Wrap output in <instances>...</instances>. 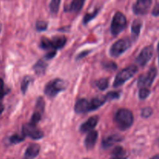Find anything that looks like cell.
Returning a JSON list of instances; mask_svg holds the SVG:
<instances>
[{"mask_svg":"<svg viewBox=\"0 0 159 159\" xmlns=\"http://www.w3.org/2000/svg\"><path fill=\"white\" fill-rule=\"evenodd\" d=\"M133 113L127 109H120L114 116V123L116 127L121 130L130 128L134 123Z\"/></svg>","mask_w":159,"mask_h":159,"instance_id":"6da1fadb","label":"cell"},{"mask_svg":"<svg viewBox=\"0 0 159 159\" xmlns=\"http://www.w3.org/2000/svg\"><path fill=\"white\" fill-rule=\"evenodd\" d=\"M67 42V38L65 36H56L51 39L43 37L40 40V47L45 50L56 51L62 48Z\"/></svg>","mask_w":159,"mask_h":159,"instance_id":"7a4b0ae2","label":"cell"},{"mask_svg":"<svg viewBox=\"0 0 159 159\" xmlns=\"http://www.w3.org/2000/svg\"><path fill=\"white\" fill-rule=\"evenodd\" d=\"M66 89V83L61 79H54L47 83L44 88V93L49 97L52 98L57 96L61 92Z\"/></svg>","mask_w":159,"mask_h":159,"instance_id":"3957f363","label":"cell"},{"mask_svg":"<svg viewBox=\"0 0 159 159\" xmlns=\"http://www.w3.org/2000/svg\"><path fill=\"white\" fill-rule=\"evenodd\" d=\"M138 68L136 65H130L124 69L121 70L117 75H116L115 80L113 82V86L119 87L125 83L126 82L131 79L134 76V75L138 72Z\"/></svg>","mask_w":159,"mask_h":159,"instance_id":"277c9868","label":"cell"},{"mask_svg":"<svg viewBox=\"0 0 159 159\" xmlns=\"http://www.w3.org/2000/svg\"><path fill=\"white\" fill-rule=\"evenodd\" d=\"M127 26V18L120 12H116L113 17L111 23V34L113 36H117Z\"/></svg>","mask_w":159,"mask_h":159,"instance_id":"5b68a950","label":"cell"},{"mask_svg":"<svg viewBox=\"0 0 159 159\" xmlns=\"http://www.w3.org/2000/svg\"><path fill=\"white\" fill-rule=\"evenodd\" d=\"M131 46V41L129 38H122L115 42L111 46L110 50V54L112 57H119L120 55L125 52Z\"/></svg>","mask_w":159,"mask_h":159,"instance_id":"8992f818","label":"cell"},{"mask_svg":"<svg viewBox=\"0 0 159 159\" xmlns=\"http://www.w3.org/2000/svg\"><path fill=\"white\" fill-rule=\"evenodd\" d=\"M157 69L155 67L151 68L145 74L139 77L138 81V85L139 88H149L153 83L157 75Z\"/></svg>","mask_w":159,"mask_h":159,"instance_id":"52a82bcc","label":"cell"},{"mask_svg":"<svg viewBox=\"0 0 159 159\" xmlns=\"http://www.w3.org/2000/svg\"><path fill=\"white\" fill-rule=\"evenodd\" d=\"M22 134L25 137H30L33 140L41 139L43 137V133L42 130L38 129L37 126L32 125L29 124H26L23 126V130Z\"/></svg>","mask_w":159,"mask_h":159,"instance_id":"ba28073f","label":"cell"},{"mask_svg":"<svg viewBox=\"0 0 159 159\" xmlns=\"http://www.w3.org/2000/svg\"><path fill=\"white\" fill-rule=\"evenodd\" d=\"M154 54V48L152 45L145 47L144 49L141 51L138 57H137V62L141 66L144 67L149 62V61L152 59Z\"/></svg>","mask_w":159,"mask_h":159,"instance_id":"9c48e42d","label":"cell"},{"mask_svg":"<svg viewBox=\"0 0 159 159\" xmlns=\"http://www.w3.org/2000/svg\"><path fill=\"white\" fill-rule=\"evenodd\" d=\"M152 0H137L133 6V12L136 15H144L150 9Z\"/></svg>","mask_w":159,"mask_h":159,"instance_id":"30bf717a","label":"cell"},{"mask_svg":"<svg viewBox=\"0 0 159 159\" xmlns=\"http://www.w3.org/2000/svg\"><path fill=\"white\" fill-rule=\"evenodd\" d=\"M75 111L76 113H85L91 111L89 100L85 99H79L75 105Z\"/></svg>","mask_w":159,"mask_h":159,"instance_id":"8fae6325","label":"cell"},{"mask_svg":"<svg viewBox=\"0 0 159 159\" xmlns=\"http://www.w3.org/2000/svg\"><path fill=\"white\" fill-rule=\"evenodd\" d=\"M98 122H99V116H93L92 117L89 118L85 122H84L81 125V132L82 133H85V132L91 131V130H93L96 127Z\"/></svg>","mask_w":159,"mask_h":159,"instance_id":"7c38bea8","label":"cell"},{"mask_svg":"<svg viewBox=\"0 0 159 159\" xmlns=\"http://www.w3.org/2000/svg\"><path fill=\"white\" fill-rule=\"evenodd\" d=\"M124 140V137L119 134H112L104 138L102 141V146L103 148H108L114 145L116 143H119Z\"/></svg>","mask_w":159,"mask_h":159,"instance_id":"4fadbf2b","label":"cell"},{"mask_svg":"<svg viewBox=\"0 0 159 159\" xmlns=\"http://www.w3.org/2000/svg\"><path fill=\"white\" fill-rule=\"evenodd\" d=\"M98 138V132L96 130H91L85 139V147L88 150L93 149L94 146L96 145V143L97 141Z\"/></svg>","mask_w":159,"mask_h":159,"instance_id":"5bb4252c","label":"cell"},{"mask_svg":"<svg viewBox=\"0 0 159 159\" xmlns=\"http://www.w3.org/2000/svg\"><path fill=\"white\" fill-rule=\"evenodd\" d=\"M85 0H71L69 5L65 6V12H78L82 9Z\"/></svg>","mask_w":159,"mask_h":159,"instance_id":"9a60e30c","label":"cell"},{"mask_svg":"<svg viewBox=\"0 0 159 159\" xmlns=\"http://www.w3.org/2000/svg\"><path fill=\"white\" fill-rule=\"evenodd\" d=\"M40 146L37 144H31L28 146L25 152V158L26 159L35 158L40 153Z\"/></svg>","mask_w":159,"mask_h":159,"instance_id":"2e32d148","label":"cell"},{"mask_svg":"<svg viewBox=\"0 0 159 159\" xmlns=\"http://www.w3.org/2000/svg\"><path fill=\"white\" fill-rule=\"evenodd\" d=\"M90 102V107H91V111H94V110H97L99 107H102L106 102H107V99H106L105 96H98V97H95L93 99H92L91 100H89Z\"/></svg>","mask_w":159,"mask_h":159,"instance_id":"e0dca14e","label":"cell"},{"mask_svg":"<svg viewBox=\"0 0 159 159\" xmlns=\"http://www.w3.org/2000/svg\"><path fill=\"white\" fill-rule=\"evenodd\" d=\"M126 151L120 146L116 147L112 152V157L110 159H127Z\"/></svg>","mask_w":159,"mask_h":159,"instance_id":"ac0fdd59","label":"cell"},{"mask_svg":"<svg viewBox=\"0 0 159 159\" xmlns=\"http://www.w3.org/2000/svg\"><path fill=\"white\" fill-rule=\"evenodd\" d=\"M47 67H48V64L44 61L43 60L40 59L39 60L35 65L33 67V69H34V72L36 73L38 75H41L45 73V71L47 69Z\"/></svg>","mask_w":159,"mask_h":159,"instance_id":"d6986e66","label":"cell"},{"mask_svg":"<svg viewBox=\"0 0 159 159\" xmlns=\"http://www.w3.org/2000/svg\"><path fill=\"white\" fill-rule=\"evenodd\" d=\"M141 27H142V22L139 20H136L133 22L131 26V34L132 37L134 40H136L141 33Z\"/></svg>","mask_w":159,"mask_h":159,"instance_id":"ffe728a7","label":"cell"},{"mask_svg":"<svg viewBox=\"0 0 159 159\" xmlns=\"http://www.w3.org/2000/svg\"><path fill=\"white\" fill-rule=\"evenodd\" d=\"M25 138L26 137L22 134H16L12 135V136L9 138V142L12 144H19V143L22 142V141H24Z\"/></svg>","mask_w":159,"mask_h":159,"instance_id":"44dd1931","label":"cell"},{"mask_svg":"<svg viewBox=\"0 0 159 159\" xmlns=\"http://www.w3.org/2000/svg\"><path fill=\"white\" fill-rule=\"evenodd\" d=\"M31 81H32V78L30 76H25L24 78L23 79L21 82V91L23 94H25L27 90L28 86L30 84Z\"/></svg>","mask_w":159,"mask_h":159,"instance_id":"7402d4cb","label":"cell"},{"mask_svg":"<svg viewBox=\"0 0 159 159\" xmlns=\"http://www.w3.org/2000/svg\"><path fill=\"white\" fill-rule=\"evenodd\" d=\"M61 0H51L50 3V10L52 14H57L60 7Z\"/></svg>","mask_w":159,"mask_h":159,"instance_id":"603a6c76","label":"cell"},{"mask_svg":"<svg viewBox=\"0 0 159 159\" xmlns=\"http://www.w3.org/2000/svg\"><path fill=\"white\" fill-rule=\"evenodd\" d=\"M44 107H45V102L43 100V97H39L37 99V102H36V109L35 111L39 112V113H42L43 114V112L44 110Z\"/></svg>","mask_w":159,"mask_h":159,"instance_id":"cb8c5ba5","label":"cell"},{"mask_svg":"<svg viewBox=\"0 0 159 159\" xmlns=\"http://www.w3.org/2000/svg\"><path fill=\"white\" fill-rule=\"evenodd\" d=\"M99 9H96V10H95L93 12L85 14V16H84V19H83L84 24H87L89 22H90L92 20H93V19H94L95 17L96 16V15L99 13Z\"/></svg>","mask_w":159,"mask_h":159,"instance_id":"d4e9b609","label":"cell"},{"mask_svg":"<svg viewBox=\"0 0 159 159\" xmlns=\"http://www.w3.org/2000/svg\"><path fill=\"white\" fill-rule=\"evenodd\" d=\"M42 113H39V112L35 111L34 113V114L32 115V117H31L30 121V124H32V125L37 126V124H38L39 121L41 120Z\"/></svg>","mask_w":159,"mask_h":159,"instance_id":"484cf974","label":"cell"},{"mask_svg":"<svg viewBox=\"0 0 159 159\" xmlns=\"http://www.w3.org/2000/svg\"><path fill=\"white\" fill-rule=\"evenodd\" d=\"M98 89L100 90H106L109 86L108 79H101L96 82Z\"/></svg>","mask_w":159,"mask_h":159,"instance_id":"4316f807","label":"cell"},{"mask_svg":"<svg viewBox=\"0 0 159 159\" xmlns=\"http://www.w3.org/2000/svg\"><path fill=\"white\" fill-rule=\"evenodd\" d=\"M9 90L5 86V82L2 78H0V99H2L4 96L9 93Z\"/></svg>","mask_w":159,"mask_h":159,"instance_id":"83f0119b","label":"cell"},{"mask_svg":"<svg viewBox=\"0 0 159 159\" xmlns=\"http://www.w3.org/2000/svg\"><path fill=\"white\" fill-rule=\"evenodd\" d=\"M151 92L148 88H140L139 90V98L141 99H145L150 95Z\"/></svg>","mask_w":159,"mask_h":159,"instance_id":"f1b7e54d","label":"cell"},{"mask_svg":"<svg viewBox=\"0 0 159 159\" xmlns=\"http://www.w3.org/2000/svg\"><path fill=\"white\" fill-rule=\"evenodd\" d=\"M120 96V92H110V93H107L105 96L106 99L107 101L109 100H113V99H119Z\"/></svg>","mask_w":159,"mask_h":159,"instance_id":"f546056e","label":"cell"},{"mask_svg":"<svg viewBox=\"0 0 159 159\" xmlns=\"http://www.w3.org/2000/svg\"><path fill=\"white\" fill-rule=\"evenodd\" d=\"M48 28V23L45 21H37L36 23V29L37 31H44Z\"/></svg>","mask_w":159,"mask_h":159,"instance_id":"4dcf8cb0","label":"cell"},{"mask_svg":"<svg viewBox=\"0 0 159 159\" xmlns=\"http://www.w3.org/2000/svg\"><path fill=\"white\" fill-rule=\"evenodd\" d=\"M102 66H103L104 68L108 70H111V71H113V70H116V68H117V65H116V63L113 61H108V62H104L102 63Z\"/></svg>","mask_w":159,"mask_h":159,"instance_id":"1f68e13d","label":"cell"},{"mask_svg":"<svg viewBox=\"0 0 159 159\" xmlns=\"http://www.w3.org/2000/svg\"><path fill=\"white\" fill-rule=\"evenodd\" d=\"M153 113V110L151 107H145L141 110V116L144 118H148L151 116Z\"/></svg>","mask_w":159,"mask_h":159,"instance_id":"d6a6232c","label":"cell"},{"mask_svg":"<svg viewBox=\"0 0 159 159\" xmlns=\"http://www.w3.org/2000/svg\"><path fill=\"white\" fill-rule=\"evenodd\" d=\"M152 15L155 16H159V2L157 3L154 7L153 11H152Z\"/></svg>","mask_w":159,"mask_h":159,"instance_id":"836d02e7","label":"cell"},{"mask_svg":"<svg viewBox=\"0 0 159 159\" xmlns=\"http://www.w3.org/2000/svg\"><path fill=\"white\" fill-rule=\"evenodd\" d=\"M56 55V51H51L46 55L47 59H51Z\"/></svg>","mask_w":159,"mask_h":159,"instance_id":"e575fe53","label":"cell"},{"mask_svg":"<svg viewBox=\"0 0 159 159\" xmlns=\"http://www.w3.org/2000/svg\"><path fill=\"white\" fill-rule=\"evenodd\" d=\"M89 52V51H84V52L81 53L80 54H79V55H78V57H76V59L78 60V59H80V58H82V57H85V56L87 55V54H88Z\"/></svg>","mask_w":159,"mask_h":159,"instance_id":"d590c367","label":"cell"},{"mask_svg":"<svg viewBox=\"0 0 159 159\" xmlns=\"http://www.w3.org/2000/svg\"><path fill=\"white\" fill-rule=\"evenodd\" d=\"M4 109H5L4 106H3L2 103H0V116H1L2 113H3V111H4Z\"/></svg>","mask_w":159,"mask_h":159,"instance_id":"8d00e7d4","label":"cell"},{"mask_svg":"<svg viewBox=\"0 0 159 159\" xmlns=\"http://www.w3.org/2000/svg\"><path fill=\"white\" fill-rule=\"evenodd\" d=\"M150 159H159V155H155V156H153L152 158H151Z\"/></svg>","mask_w":159,"mask_h":159,"instance_id":"74e56055","label":"cell"},{"mask_svg":"<svg viewBox=\"0 0 159 159\" xmlns=\"http://www.w3.org/2000/svg\"><path fill=\"white\" fill-rule=\"evenodd\" d=\"M1 30H2V23L1 22H0V33H1Z\"/></svg>","mask_w":159,"mask_h":159,"instance_id":"f35d334b","label":"cell"},{"mask_svg":"<svg viewBox=\"0 0 159 159\" xmlns=\"http://www.w3.org/2000/svg\"><path fill=\"white\" fill-rule=\"evenodd\" d=\"M158 50L159 51V43H158Z\"/></svg>","mask_w":159,"mask_h":159,"instance_id":"ab89813d","label":"cell"},{"mask_svg":"<svg viewBox=\"0 0 159 159\" xmlns=\"http://www.w3.org/2000/svg\"><path fill=\"white\" fill-rule=\"evenodd\" d=\"M84 159H90V158H84Z\"/></svg>","mask_w":159,"mask_h":159,"instance_id":"60d3db41","label":"cell"},{"mask_svg":"<svg viewBox=\"0 0 159 159\" xmlns=\"http://www.w3.org/2000/svg\"><path fill=\"white\" fill-rule=\"evenodd\" d=\"M158 60H159V58H158Z\"/></svg>","mask_w":159,"mask_h":159,"instance_id":"b9f144b4","label":"cell"}]
</instances>
